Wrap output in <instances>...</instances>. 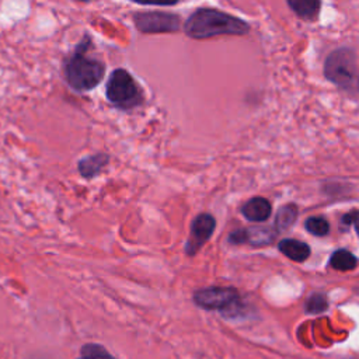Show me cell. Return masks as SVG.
I'll list each match as a JSON object with an SVG mask.
<instances>
[{
    "instance_id": "obj_1",
    "label": "cell",
    "mask_w": 359,
    "mask_h": 359,
    "mask_svg": "<svg viewBox=\"0 0 359 359\" xmlns=\"http://www.w3.org/2000/svg\"><path fill=\"white\" fill-rule=\"evenodd\" d=\"M248 29L250 27L244 20L213 8L195 10L184 24L185 34L194 39H206L219 35H244Z\"/></svg>"
},
{
    "instance_id": "obj_2",
    "label": "cell",
    "mask_w": 359,
    "mask_h": 359,
    "mask_svg": "<svg viewBox=\"0 0 359 359\" xmlns=\"http://www.w3.org/2000/svg\"><path fill=\"white\" fill-rule=\"evenodd\" d=\"M91 38L84 35L74 52L65 62V77L76 91H90L101 83L105 74V66L98 59L87 56Z\"/></svg>"
},
{
    "instance_id": "obj_3",
    "label": "cell",
    "mask_w": 359,
    "mask_h": 359,
    "mask_svg": "<svg viewBox=\"0 0 359 359\" xmlns=\"http://www.w3.org/2000/svg\"><path fill=\"white\" fill-rule=\"evenodd\" d=\"M105 94L108 101L121 109H132L143 102L142 88L123 69H116L109 74Z\"/></svg>"
},
{
    "instance_id": "obj_4",
    "label": "cell",
    "mask_w": 359,
    "mask_h": 359,
    "mask_svg": "<svg viewBox=\"0 0 359 359\" xmlns=\"http://www.w3.org/2000/svg\"><path fill=\"white\" fill-rule=\"evenodd\" d=\"M196 306L205 310H217L226 314H236L240 309V294L234 287L209 286L194 293Z\"/></svg>"
},
{
    "instance_id": "obj_5",
    "label": "cell",
    "mask_w": 359,
    "mask_h": 359,
    "mask_svg": "<svg viewBox=\"0 0 359 359\" xmlns=\"http://www.w3.org/2000/svg\"><path fill=\"white\" fill-rule=\"evenodd\" d=\"M325 77L339 87L352 84L356 74V56L349 48H339L328 55L324 63Z\"/></svg>"
},
{
    "instance_id": "obj_6",
    "label": "cell",
    "mask_w": 359,
    "mask_h": 359,
    "mask_svg": "<svg viewBox=\"0 0 359 359\" xmlns=\"http://www.w3.org/2000/svg\"><path fill=\"white\" fill-rule=\"evenodd\" d=\"M133 22L140 32H174L180 29L181 20L177 14L164 11H144L133 15Z\"/></svg>"
},
{
    "instance_id": "obj_7",
    "label": "cell",
    "mask_w": 359,
    "mask_h": 359,
    "mask_svg": "<svg viewBox=\"0 0 359 359\" xmlns=\"http://www.w3.org/2000/svg\"><path fill=\"white\" fill-rule=\"evenodd\" d=\"M216 227V220L209 213H201L198 215L191 224V233L185 243V252L187 255L192 257L195 255L203 244L210 238Z\"/></svg>"
},
{
    "instance_id": "obj_8",
    "label": "cell",
    "mask_w": 359,
    "mask_h": 359,
    "mask_svg": "<svg viewBox=\"0 0 359 359\" xmlns=\"http://www.w3.org/2000/svg\"><path fill=\"white\" fill-rule=\"evenodd\" d=\"M273 240V234L264 227H251V229H241L230 233L229 241L231 244H243L248 243L251 245H264Z\"/></svg>"
},
{
    "instance_id": "obj_9",
    "label": "cell",
    "mask_w": 359,
    "mask_h": 359,
    "mask_svg": "<svg viewBox=\"0 0 359 359\" xmlns=\"http://www.w3.org/2000/svg\"><path fill=\"white\" fill-rule=\"evenodd\" d=\"M271 210H272L271 203L268 202V199H265L262 196L251 198L241 206L243 216L250 222L266 220L271 215Z\"/></svg>"
},
{
    "instance_id": "obj_10",
    "label": "cell",
    "mask_w": 359,
    "mask_h": 359,
    "mask_svg": "<svg viewBox=\"0 0 359 359\" xmlns=\"http://www.w3.org/2000/svg\"><path fill=\"white\" fill-rule=\"evenodd\" d=\"M278 248L285 257L296 262H303L310 255V247L306 243L294 238H283L279 243Z\"/></svg>"
},
{
    "instance_id": "obj_11",
    "label": "cell",
    "mask_w": 359,
    "mask_h": 359,
    "mask_svg": "<svg viewBox=\"0 0 359 359\" xmlns=\"http://www.w3.org/2000/svg\"><path fill=\"white\" fill-rule=\"evenodd\" d=\"M108 154L105 153H97L93 156H88L86 158H81L77 164L79 167V172L81 174V177L90 180L93 177H95L102 168L104 165L108 163Z\"/></svg>"
},
{
    "instance_id": "obj_12",
    "label": "cell",
    "mask_w": 359,
    "mask_h": 359,
    "mask_svg": "<svg viewBox=\"0 0 359 359\" xmlns=\"http://www.w3.org/2000/svg\"><path fill=\"white\" fill-rule=\"evenodd\" d=\"M289 7L304 20H314L320 11V1L314 0H292L287 3Z\"/></svg>"
},
{
    "instance_id": "obj_13",
    "label": "cell",
    "mask_w": 359,
    "mask_h": 359,
    "mask_svg": "<svg viewBox=\"0 0 359 359\" xmlns=\"http://www.w3.org/2000/svg\"><path fill=\"white\" fill-rule=\"evenodd\" d=\"M330 265L337 271H352L356 268L358 259L348 250H337L330 258Z\"/></svg>"
},
{
    "instance_id": "obj_14",
    "label": "cell",
    "mask_w": 359,
    "mask_h": 359,
    "mask_svg": "<svg viewBox=\"0 0 359 359\" xmlns=\"http://www.w3.org/2000/svg\"><path fill=\"white\" fill-rule=\"evenodd\" d=\"M296 217H297V208L292 203H287L279 209L275 224L278 230L283 231V230H287L296 222Z\"/></svg>"
},
{
    "instance_id": "obj_15",
    "label": "cell",
    "mask_w": 359,
    "mask_h": 359,
    "mask_svg": "<svg viewBox=\"0 0 359 359\" xmlns=\"http://www.w3.org/2000/svg\"><path fill=\"white\" fill-rule=\"evenodd\" d=\"M77 359H116L100 344H86L81 346L80 356Z\"/></svg>"
},
{
    "instance_id": "obj_16",
    "label": "cell",
    "mask_w": 359,
    "mask_h": 359,
    "mask_svg": "<svg viewBox=\"0 0 359 359\" xmlns=\"http://www.w3.org/2000/svg\"><path fill=\"white\" fill-rule=\"evenodd\" d=\"M304 227L309 233L314 234V236H325L328 231H330V224L328 222L324 219V217H320V216H313V217H309L306 222H304Z\"/></svg>"
},
{
    "instance_id": "obj_17",
    "label": "cell",
    "mask_w": 359,
    "mask_h": 359,
    "mask_svg": "<svg viewBox=\"0 0 359 359\" xmlns=\"http://www.w3.org/2000/svg\"><path fill=\"white\" fill-rule=\"evenodd\" d=\"M328 307L327 299L321 293H314L311 294L307 302H306V311L310 314H318L323 313Z\"/></svg>"
},
{
    "instance_id": "obj_18",
    "label": "cell",
    "mask_w": 359,
    "mask_h": 359,
    "mask_svg": "<svg viewBox=\"0 0 359 359\" xmlns=\"http://www.w3.org/2000/svg\"><path fill=\"white\" fill-rule=\"evenodd\" d=\"M342 224L344 226H351V224H355V230L359 236V210H352L349 213H346L344 217H342Z\"/></svg>"
}]
</instances>
